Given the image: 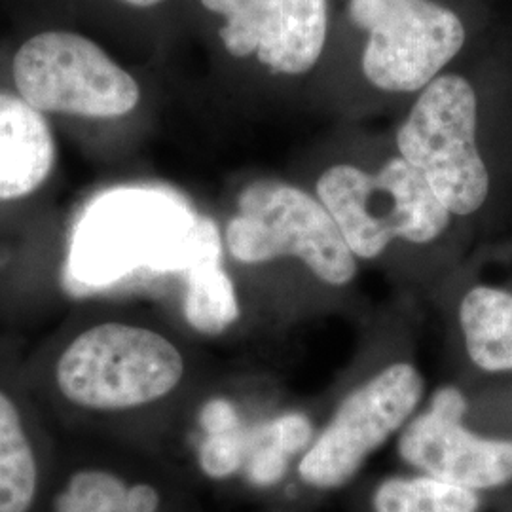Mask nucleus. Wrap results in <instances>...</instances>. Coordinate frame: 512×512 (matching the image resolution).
I'll use <instances>...</instances> for the list:
<instances>
[{"label":"nucleus","mask_w":512,"mask_h":512,"mask_svg":"<svg viewBox=\"0 0 512 512\" xmlns=\"http://www.w3.org/2000/svg\"><path fill=\"white\" fill-rule=\"evenodd\" d=\"M319 202L329 209L359 258H376L393 239L429 243L450 224V211L433 188L403 158L378 173L355 165H332L317 181Z\"/></svg>","instance_id":"nucleus-3"},{"label":"nucleus","mask_w":512,"mask_h":512,"mask_svg":"<svg viewBox=\"0 0 512 512\" xmlns=\"http://www.w3.org/2000/svg\"><path fill=\"white\" fill-rule=\"evenodd\" d=\"M57 433L25 372L0 366V512H38L54 475Z\"/></svg>","instance_id":"nucleus-12"},{"label":"nucleus","mask_w":512,"mask_h":512,"mask_svg":"<svg viewBox=\"0 0 512 512\" xmlns=\"http://www.w3.org/2000/svg\"><path fill=\"white\" fill-rule=\"evenodd\" d=\"M349 16L368 33L365 76L384 92L423 90L465 44L458 14L433 0H349Z\"/></svg>","instance_id":"nucleus-7"},{"label":"nucleus","mask_w":512,"mask_h":512,"mask_svg":"<svg viewBox=\"0 0 512 512\" xmlns=\"http://www.w3.org/2000/svg\"><path fill=\"white\" fill-rule=\"evenodd\" d=\"M202 239V217L156 188H118L88 207L73 234L69 270L86 285H105L150 268L181 272Z\"/></svg>","instance_id":"nucleus-2"},{"label":"nucleus","mask_w":512,"mask_h":512,"mask_svg":"<svg viewBox=\"0 0 512 512\" xmlns=\"http://www.w3.org/2000/svg\"><path fill=\"white\" fill-rule=\"evenodd\" d=\"M200 423L207 435L228 433V431L238 429L241 425L234 404H230L224 399H213V401L203 404Z\"/></svg>","instance_id":"nucleus-19"},{"label":"nucleus","mask_w":512,"mask_h":512,"mask_svg":"<svg viewBox=\"0 0 512 512\" xmlns=\"http://www.w3.org/2000/svg\"><path fill=\"white\" fill-rule=\"evenodd\" d=\"M459 323L471 361L486 372L512 370V294L475 287L465 294Z\"/></svg>","instance_id":"nucleus-15"},{"label":"nucleus","mask_w":512,"mask_h":512,"mask_svg":"<svg viewBox=\"0 0 512 512\" xmlns=\"http://www.w3.org/2000/svg\"><path fill=\"white\" fill-rule=\"evenodd\" d=\"M260 429L266 442L274 444L275 448H279L287 456H293L296 452L304 450L313 437L311 421L302 414L281 416L277 420L260 425Z\"/></svg>","instance_id":"nucleus-18"},{"label":"nucleus","mask_w":512,"mask_h":512,"mask_svg":"<svg viewBox=\"0 0 512 512\" xmlns=\"http://www.w3.org/2000/svg\"><path fill=\"white\" fill-rule=\"evenodd\" d=\"M476 490L435 476L391 478L374 495L376 512H476Z\"/></svg>","instance_id":"nucleus-16"},{"label":"nucleus","mask_w":512,"mask_h":512,"mask_svg":"<svg viewBox=\"0 0 512 512\" xmlns=\"http://www.w3.org/2000/svg\"><path fill=\"white\" fill-rule=\"evenodd\" d=\"M122 2H126L129 6H137V8H150V6H156L164 0H122Z\"/></svg>","instance_id":"nucleus-20"},{"label":"nucleus","mask_w":512,"mask_h":512,"mask_svg":"<svg viewBox=\"0 0 512 512\" xmlns=\"http://www.w3.org/2000/svg\"><path fill=\"white\" fill-rule=\"evenodd\" d=\"M423 395V378L412 365L387 366L342 403L329 427L300 461V476L313 488H338L389 439Z\"/></svg>","instance_id":"nucleus-8"},{"label":"nucleus","mask_w":512,"mask_h":512,"mask_svg":"<svg viewBox=\"0 0 512 512\" xmlns=\"http://www.w3.org/2000/svg\"><path fill=\"white\" fill-rule=\"evenodd\" d=\"M463 393L442 387L431 410L412 421L399 440L404 461L429 476L471 490H490L512 482V440L482 439L467 431Z\"/></svg>","instance_id":"nucleus-11"},{"label":"nucleus","mask_w":512,"mask_h":512,"mask_svg":"<svg viewBox=\"0 0 512 512\" xmlns=\"http://www.w3.org/2000/svg\"><path fill=\"white\" fill-rule=\"evenodd\" d=\"M224 18L219 35L236 57L256 55L281 74L315 67L327 40V0H202Z\"/></svg>","instance_id":"nucleus-10"},{"label":"nucleus","mask_w":512,"mask_h":512,"mask_svg":"<svg viewBox=\"0 0 512 512\" xmlns=\"http://www.w3.org/2000/svg\"><path fill=\"white\" fill-rule=\"evenodd\" d=\"M245 463V427L239 425L238 429L207 435L200 452V465L205 475L213 478H224L234 475Z\"/></svg>","instance_id":"nucleus-17"},{"label":"nucleus","mask_w":512,"mask_h":512,"mask_svg":"<svg viewBox=\"0 0 512 512\" xmlns=\"http://www.w3.org/2000/svg\"><path fill=\"white\" fill-rule=\"evenodd\" d=\"M238 209L228 222L226 245L239 262L294 256L329 285H346L355 277V255L336 220L304 190L279 181H256L239 194Z\"/></svg>","instance_id":"nucleus-4"},{"label":"nucleus","mask_w":512,"mask_h":512,"mask_svg":"<svg viewBox=\"0 0 512 512\" xmlns=\"http://www.w3.org/2000/svg\"><path fill=\"white\" fill-rule=\"evenodd\" d=\"M55 143L42 112L0 93V202L29 196L48 179Z\"/></svg>","instance_id":"nucleus-13"},{"label":"nucleus","mask_w":512,"mask_h":512,"mask_svg":"<svg viewBox=\"0 0 512 512\" xmlns=\"http://www.w3.org/2000/svg\"><path fill=\"white\" fill-rule=\"evenodd\" d=\"M397 147L450 213L465 217L486 202L490 175L476 147V95L463 76H437L423 88Z\"/></svg>","instance_id":"nucleus-5"},{"label":"nucleus","mask_w":512,"mask_h":512,"mask_svg":"<svg viewBox=\"0 0 512 512\" xmlns=\"http://www.w3.org/2000/svg\"><path fill=\"white\" fill-rule=\"evenodd\" d=\"M188 291L184 315L203 334H220L239 317L238 296L230 275L220 266V236L215 222L202 217L198 253L184 270Z\"/></svg>","instance_id":"nucleus-14"},{"label":"nucleus","mask_w":512,"mask_h":512,"mask_svg":"<svg viewBox=\"0 0 512 512\" xmlns=\"http://www.w3.org/2000/svg\"><path fill=\"white\" fill-rule=\"evenodd\" d=\"M14 82L38 112L118 118L137 107L139 84L90 38L48 31L29 38L14 57Z\"/></svg>","instance_id":"nucleus-6"},{"label":"nucleus","mask_w":512,"mask_h":512,"mask_svg":"<svg viewBox=\"0 0 512 512\" xmlns=\"http://www.w3.org/2000/svg\"><path fill=\"white\" fill-rule=\"evenodd\" d=\"M186 372L183 351L162 332L105 319L25 374L55 431L135 446L137 429L183 389Z\"/></svg>","instance_id":"nucleus-1"},{"label":"nucleus","mask_w":512,"mask_h":512,"mask_svg":"<svg viewBox=\"0 0 512 512\" xmlns=\"http://www.w3.org/2000/svg\"><path fill=\"white\" fill-rule=\"evenodd\" d=\"M55 433L54 475L38 512H171L164 482L135 446Z\"/></svg>","instance_id":"nucleus-9"}]
</instances>
